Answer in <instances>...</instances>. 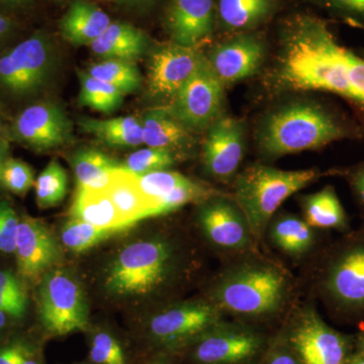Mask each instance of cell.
I'll return each mask as SVG.
<instances>
[{
    "instance_id": "obj_1",
    "label": "cell",
    "mask_w": 364,
    "mask_h": 364,
    "mask_svg": "<svg viewBox=\"0 0 364 364\" xmlns=\"http://www.w3.org/2000/svg\"><path fill=\"white\" fill-rule=\"evenodd\" d=\"M354 135L343 119L314 102H294L269 112L258 127V148L264 156L317 150Z\"/></svg>"
},
{
    "instance_id": "obj_2",
    "label": "cell",
    "mask_w": 364,
    "mask_h": 364,
    "mask_svg": "<svg viewBox=\"0 0 364 364\" xmlns=\"http://www.w3.org/2000/svg\"><path fill=\"white\" fill-rule=\"evenodd\" d=\"M289 279L267 261L247 260L226 268L215 282L212 301L222 313L261 321L282 312L289 299Z\"/></svg>"
},
{
    "instance_id": "obj_3",
    "label": "cell",
    "mask_w": 364,
    "mask_h": 364,
    "mask_svg": "<svg viewBox=\"0 0 364 364\" xmlns=\"http://www.w3.org/2000/svg\"><path fill=\"white\" fill-rule=\"evenodd\" d=\"M178 250L164 238L141 240L126 246L109 267L105 289L119 296H146L173 280L179 270Z\"/></svg>"
},
{
    "instance_id": "obj_4",
    "label": "cell",
    "mask_w": 364,
    "mask_h": 364,
    "mask_svg": "<svg viewBox=\"0 0 364 364\" xmlns=\"http://www.w3.org/2000/svg\"><path fill=\"white\" fill-rule=\"evenodd\" d=\"M318 177L317 169L282 170L254 164L234 179V200L251 228L256 242L262 240L268 224L287 198Z\"/></svg>"
},
{
    "instance_id": "obj_5",
    "label": "cell",
    "mask_w": 364,
    "mask_h": 364,
    "mask_svg": "<svg viewBox=\"0 0 364 364\" xmlns=\"http://www.w3.org/2000/svg\"><path fill=\"white\" fill-rule=\"evenodd\" d=\"M54 49L42 33L0 52V97L25 102L39 95L54 72Z\"/></svg>"
},
{
    "instance_id": "obj_6",
    "label": "cell",
    "mask_w": 364,
    "mask_h": 364,
    "mask_svg": "<svg viewBox=\"0 0 364 364\" xmlns=\"http://www.w3.org/2000/svg\"><path fill=\"white\" fill-rule=\"evenodd\" d=\"M272 337L252 325L223 320L188 346L189 364H258Z\"/></svg>"
},
{
    "instance_id": "obj_7",
    "label": "cell",
    "mask_w": 364,
    "mask_h": 364,
    "mask_svg": "<svg viewBox=\"0 0 364 364\" xmlns=\"http://www.w3.org/2000/svg\"><path fill=\"white\" fill-rule=\"evenodd\" d=\"M41 326L52 336L83 331L88 326L87 305L82 287L63 269H52L37 287Z\"/></svg>"
},
{
    "instance_id": "obj_8",
    "label": "cell",
    "mask_w": 364,
    "mask_h": 364,
    "mask_svg": "<svg viewBox=\"0 0 364 364\" xmlns=\"http://www.w3.org/2000/svg\"><path fill=\"white\" fill-rule=\"evenodd\" d=\"M279 334L301 364H348L350 360V338L326 324L312 306L296 311Z\"/></svg>"
},
{
    "instance_id": "obj_9",
    "label": "cell",
    "mask_w": 364,
    "mask_h": 364,
    "mask_svg": "<svg viewBox=\"0 0 364 364\" xmlns=\"http://www.w3.org/2000/svg\"><path fill=\"white\" fill-rule=\"evenodd\" d=\"M223 320L222 311L213 301L177 304L150 318L148 338L163 354L178 353Z\"/></svg>"
},
{
    "instance_id": "obj_10",
    "label": "cell",
    "mask_w": 364,
    "mask_h": 364,
    "mask_svg": "<svg viewBox=\"0 0 364 364\" xmlns=\"http://www.w3.org/2000/svg\"><path fill=\"white\" fill-rule=\"evenodd\" d=\"M224 87L203 57L166 109L188 130H208L221 117Z\"/></svg>"
},
{
    "instance_id": "obj_11",
    "label": "cell",
    "mask_w": 364,
    "mask_h": 364,
    "mask_svg": "<svg viewBox=\"0 0 364 364\" xmlns=\"http://www.w3.org/2000/svg\"><path fill=\"white\" fill-rule=\"evenodd\" d=\"M6 138L35 152H46L70 143L73 134L65 112L40 100L26 105L9 121Z\"/></svg>"
},
{
    "instance_id": "obj_12",
    "label": "cell",
    "mask_w": 364,
    "mask_h": 364,
    "mask_svg": "<svg viewBox=\"0 0 364 364\" xmlns=\"http://www.w3.org/2000/svg\"><path fill=\"white\" fill-rule=\"evenodd\" d=\"M196 220L205 239L226 252L249 250L256 242L238 203L223 193L198 203Z\"/></svg>"
},
{
    "instance_id": "obj_13",
    "label": "cell",
    "mask_w": 364,
    "mask_h": 364,
    "mask_svg": "<svg viewBox=\"0 0 364 364\" xmlns=\"http://www.w3.org/2000/svg\"><path fill=\"white\" fill-rule=\"evenodd\" d=\"M16 275L26 287H37L62 260L61 248L44 223L21 215L16 233Z\"/></svg>"
},
{
    "instance_id": "obj_14",
    "label": "cell",
    "mask_w": 364,
    "mask_h": 364,
    "mask_svg": "<svg viewBox=\"0 0 364 364\" xmlns=\"http://www.w3.org/2000/svg\"><path fill=\"white\" fill-rule=\"evenodd\" d=\"M245 154V128L239 119L220 117L208 129L203 161L208 174L220 182H230L238 174Z\"/></svg>"
},
{
    "instance_id": "obj_15",
    "label": "cell",
    "mask_w": 364,
    "mask_h": 364,
    "mask_svg": "<svg viewBox=\"0 0 364 364\" xmlns=\"http://www.w3.org/2000/svg\"><path fill=\"white\" fill-rule=\"evenodd\" d=\"M203 57L196 48L174 42L155 48L148 62V90L151 97L173 100Z\"/></svg>"
},
{
    "instance_id": "obj_16",
    "label": "cell",
    "mask_w": 364,
    "mask_h": 364,
    "mask_svg": "<svg viewBox=\"0 0 364 364\" xmlns=\"http://www.w3.org/2000/svg\"><path fill=\"white\" fill-rule=\"evenodd\" d=\"M323 287L340 308L364 309V240L354 242L335 256L326 272Z\"/></svg>"
},
{
    "instance_id": "obj_17",
    "label": "cell",
    "mask_w": 364,
    "mask_h": 364,
    "mask_svg": "<svg viewBox=\"0 0 364 364\" xmlns=\"http://www.w3.org/2000/svg\"><path fill=\"white\" fill-rule=\"evenodd\" d=\"M265 59L264 42L254 33H240L215 46L207 57L217 77L224 86L251 77Z\"/></svg>"
},
{
    "instance_id": "obj_18",
    "label": "cell",
    "mask_w": 364,
    "mask_h": 364,
    "mask_svg": "<svg viewBox=\"0 0 364 364\" xmlns=\"http://www.w3.org/2000/svg\"><path fill=\"white\" fill-rule=\"evenodd\" d=\"M213 0H173L167 13V26L173 42L196 48L214 28Z\"/></svg>"
},
{
    "instance_id": "obj_19",
    "label": "cell",
    "mask_w": 364,
    "mask_h": 364,
    "mask_svg": "<svg viewBox=\"0 0 364 364\" xmlns=\"http://www.w3.org/2000/svg\"><path fill=\"white\" fill-rule=\"evenodd\" d=\"M149 40L135 26L111 23L107 30L90 45L91 50L104 60H121L134 63L147 51Z\"/></svg>"
},
{
    "instance_id": "obj_20",
    "label": "cell",
    "mask_w": 364,
    "mask_h": 364,
    "mask_svg": "<svg viewBox=\"0 0 364 364\" xmlns=\"http://www.w3.org/2000/svg\"><path fill=\"white\" fill-rule=\"evenodd\" d=\"M109 25V16L100 7L85 0H76L60 21V32L72 45L90 46Z\"/></svg>"
},
{
    "instance_id": "obj_21",
    "label": "cell",
    "mask_w": 364,
    "mask_h": 364,
    "mask_svg": "<svg viewBox=\"0 0 364 364\" xmlns=\"http://www.w3.org/2000/svg\"><path fill=\"white\" fill-rule=\"evenodd\" d=\"M124 223L135 225L140 220L155 217V208L139 188L135 174L122 167L112 174L105 188Z\"/></svg>"
},
{
    "instance_id": "obj_22",
    "label": "cell",
    "mask_w": 364,
    "mask_h": 364,
    "mask_svg": "<svg viewBox=\"0 0 364 364\" xmlns=\"http://www.w3.org/2000/svg\"><path fill=\"white\" fill-rule=\"evenodd\" d=\"M273 245L291 257H303L312 250L316 242L315 229L293 214L273 217L267 227Z\"/></svg>"
},
{
    "instance_id": "obj_23",
    "label": "cell",
    "mask_w": 364,
    "mask_h": 364,
    "mask_svg": "<svg viewBox=\"0 0 364 364\" xmlns=\"http://www.w3.org/2000/svg\"><path fill=\"white\" fill-rule=\"evenodd\" d=\"M70 219L102 228H127L105 189L77 188L69 210Z\"/></svg>"
},
{
    "instance_id": "obj_24",
    "label": "cell",
    "mask_w": 364,
    "mask_h": 364,
    "mask_svg": "<svg viewBox=\"0 0 364 364\" xmlns=\"http://www.w3.org/2000/svg\"><path fill=\"white\" fill-rule=\"evenodd\" d=\"M78 124L82 131L109 147L135 148L144 143L142 122L135 117L111 119L82 117Z\"/></svg>"
},
{
    "instance_id": "obj_25",
    "label": "cell",
    "mask_w": 364,
    "mask_h": 364,
    "mask_svg": "<svg viewBox=\"0 0 364 364\" xmlns=\"http://www.w3.org/2000/svg\"><path fill=\"white\" fill-rule=\"evenodd\" d=\"M141 122L144 143L148 147L165 148L177 153L191 141L188 129L177 121L166 107L148 112Z\"/></svg>"
},
{
    "instance_id": "obj_26",
    "label": "cell",
    "mask_w": 364,
    "mask_h": 364,
    "mask_svg": "<svg viewBox=\"0 0 364 364\" xmlns=\"http://www.w3.org/2000/svg\"><path fill=\"white\" fill-rule=\"evenodd\" d=\"M304 220L314 229L347 228V215L331 186L301 198Z\"/></svg>"
},
{
    "instance_id": "obj_27",
    "label": "cell",
    "mask_w": 364,
    "mask_h": 364,
    "mask_svg": "<svg viewBox=\"0 0 364 364\" xmlns=\"http://www.w3.org/2000/svg\"><path fill=\"white\" fill-rule=\"evenodd\" d=\"M77 188L105 189L112 174L123 167L116 160L95 149H81L71 160Z\"/></svg>"
},
{
    "instance_id": "obj_28",
    "label": "cell",
    "mask_w": 364,
    "mask_h": 364,
    "mask_svg": "<svg viewBox=\"0 0 364 364\" xmlns=\"http://www.w3.org/2000/svg\"><path fill=\"white\" fill-rule=\"evenodd\" d=\"M275 7V0H220L218 11L225 28L248 30L267 21Z\"/></svg>"
},
{
    "instance_id": "obj_29",
    "label": "cell",
    "mask_w": 364,
    "mask_h": 364,
    "mask_svg": "<svg viewBox=\"0 0 364 364\" xmlns=\"http://www.w3.org/2000/svg\"><path fill=\"white\" fill-rule=\"evenodd\" d=\"M127 228H102L93 226L83 221L70 219L61 230L63 245L72 252L81 253L95 247L102 242L126 231Z\"/></svg>"
},
{
    "instance_id": "obj_30",
    "label": "cell",
    "mask_w": 364,
    "mask_h": 364,
    "mask_svg": "<svg viewBox=\"0 0 364 364\" xmlns=\"http://www.w3.org/2000/svg\"><path fill=\"white\" fill-rule=\"evenodd\" d=\"M79 79L81 85L79 104L82 107L111 114L123 104L124 93L114 86L92 77L87 72H79Z\"/></svg>"
},
{
    "instance_id": "obj_31",
    "label": "cell",
    "mask_w": 364,
    "mask_h": 364,
    "mask_svg": "<svg viewBox=\"0 0 364 364\" xmlns=\"http://www.w3.org/2000/svg\"><path fill=\"white\" fill-rule=\"evenodd\" d=\"M87 73L114 86L124 95L138 90L142 83L140 72L134 63L121 60H104L91 66Z\"/></svg>"
},
{
    "instance_id": "obj_32",
    "label": "cell",
    "mask_w": 364,
    "mask_h": 364,
    "mask_svg": "<svg viewBox=\"0 0 364 364\" xmlns=\"http://www.w3.org/2000/svg\"><path fill=\"white\" fill-rule=\"evenodd\" d=\"M36 203L45 210L59 205L64 200L68 188L65 169L53 159L35 181Z\"/></svg>"
},
{
    "instance_id": "obj_33",
    "label": "cell",
    "mask_w": 364,
    "mask_h": 364,
    "mask_svg": "<svg viewBox=\"0 0 364 364\" xmlns=\"http://www.w3.org/2000/svg\"><path fill=\"white\" fill-rule=\"evenodd\" d=\"M136 179L144 195L154 205L155 217H157L163 198L191 178L167 169L136 176Z\"/></svg>"
},
{
    "instance_id": "obj_34",
    "label": "cell",
    "mask_w": 364,
    "mask_h": 364,
    "mask_svg": "<svg viewBox=\"0 0 364 364\" xmlns=\"http://www.w3.org/2000/svg\"><path fill=\"white\" fill-rule=\"evenodd\" d=\"M176 161V153L165 148H146L136 151L123 163L124 169L135 176L167 170Z\"/></svg>"
},
{
    "instance_id": "obj_35",
    "label": "cell",
    "mask_w": 364,
    "mask_h": 364,
    "mask_svg": "<svg viewBox=\"0 0 364 364\" xmlns=\"http://www.w3.org/2000/svg\"><path fill=\"white\" fill-rule=\"evenodd\" d=\"M35 174L28 163L9 156L1 172L2 188L18 196H23L35 186Z\"/></svg>"
},
{
    "instance_id": "obj_36",
    "label": "cell",
    "mask_w": 364,
    "mask_h": 364,
    "mask_svg": "<svg viewBox=\"0 0 364 364\" xmlns=\"http://www.w3.org/2000/svg\"><path fill=\"white\" fill-rule=\"evenodd\" d=\"M90 359L92 364H127L123 346L114 335L105 331L93 335Z\"/></svg>"
},
{
    "instance_id": "obj_37",
    "label": "cell",
    "mask_w": 364,
    "mask_h": 364,
    "mask_svg": "<svg viewBox=\"0 0 364 364\" xmlns=\"http://www.w3.org/2000/svg\"><path fill=\"white\" fill-rule=\"evenodd\" d=\"M21 215L6 200H0V252L13 254Z\"/></svg>"
},
{
    "instance_id": "obj_38",
    "label": "cell",
    "mask_w": 364,
    "mask_h": 364,
    "mask_svg": "<svg viewBox=\"0 0 364 364\" xmlns=\"http://www.w3.org/2000/svg\"><path fill=\"white\" fill-rule=\"evenodd\" d=\"M35 350V347L28 340L9 337L0 344V364H25Z\"/></svg>"
},
{
    "instance_id": "obj_39",
    "label": "cell",
    "mask_w": 364,
    "mask_h": 364,
    "mask_svg": "<svg viewBox=\"0 0 364 364\" xmlns=\"http://www.w3.org/2000/svg\"><path fill=\"white\" fill-rule=\"evenodd\" d=\"M258 364H301L298 356L282 335L272 337L267 350Z\"/></svg>"
},
{
    "instance_id": "obj_40",
    "label": "cell",
    "mask_w": 364,
    "mask_h": 364,
    "mask_svg": "<svg viewBox=\"0 0 364 364\" xmlns=\"http://www.w3.org/2000/svg\"><path fill=\"white\" fill-rule=\"evenodd\" d=\"M320 2L340 16L364 23V0H320Z\"/></svg>"
},
{
    "instance_id": "obj_41",
    "label": "cell",
    "mask_w": 364,
    "mask_h": 364,
    "mask_svg": "<svg viewBox=\"0 0 364 364\" xmlns=\"http://www.w3.org/2000/svg\"><path fill=\"white\" fill-rule=\"evenodd\" d=\"M0 311L14 321L23 320L28 311V299L16 298L0 291Z\"/></svg>"
},
{
    "instance_id": "obj_42",
    "label": "cell",
    "mask_w": 364,
    "mask_h": 364,
    "mask_svg": "<svg viewBox=\"0 0 364 364\" xmlns=\"http://www.w3.org/2000/svg\"><path fill=\"white\" fill-rule=\"evenodd\" d=\"M0 291L16 298L28 299L25 284L18 275L9 270H0Z\"/></svg>"
},
{
    "instance_id": "obj_43",
    "label": "cell",
    "mask_w": 364,
    "mask_h": 364,
    "mask_svg": "<svg viewBox=\"0 0 364 364\" xmlns=\"http://www.w3.org/2000/svg\"><path fill=\"white\" fill-rule=\"evenodd\" d=\"M349 181L359 203L364 207V164L354 169L349 176Z\"/></svg>"
},
{
    "instance_id": "obj_44",
    "label": "cell",
    "mask_w": 364,
    "mask_h": 364,
    "mask_svg": "<svg viewBox=\"0 0 364 364\" xmlns=\"http://www.w3.org/2000/svg\"><path fill=\"white\" fill-rule=\"evenodd\" d=\"M16 25L9 16L0 14V44L9 39L14 32Z\"/></svg>"
},
{
    "instance_id": "obj_45",
    "label": "cell",
    "mask_w": 364,
    "mask_h": 364,
    "mask_svg": "<svg viewBox=\"0 0 364 364\" xmlns=\"http://www.w3.org/2000/svg\"><path fill=\"white\" fill-rule=\"evenodd\" d=\"M13 321V318L0 311V344L4 343L9 338V332L11 330Z\"/></svg>"
},
{
    "instance_id": "obj_46",
    "label": "cell",
    "mask_w": 364,
    "mask_h": 364,
    "mask_svg": "<svg viewBox=\"0 0 364 364\" xmlns=\"http://www.w3.org/2000/svg\"><path fill=\"white\" fill-rule=\"evenodd\" d=\"M9 157V141L6 138L0 139V189H2L1 172L4 162Z\"/></svg>"
},
{
    "instance_id": "obj_47",
    "label": "cell",
    "mask_w": 364,
    "mask_h": 364,
    "mask_svg": "<svg viewBox=\"0 0 364 364\" xmlns=\"http://www.w3.org/2000/svg\"><path fill=\"white\" fill-rule=\"evenodd\" d=\"M33 0H0V6L7 9H23L30 6Z\"/></svg>"
},
{
    "instance_id": "obj_48",
    "label": "cell",
    "mask_w": 364,
    "mask_h": 364,
    "mask_svg": "<svg viewBox=\"0 0 364 364\" xmlns=\"http://www.w3.org/2000/svg\"><path fill=\"white\" fill-rule=\"evenodd\" d=\"M9 124V122H7L6 117H4V109H2V107H0V139L6 138ZM7 140H9V139H7Z\"/></svg>"
},
{
    "instance_id": "obj_49",
    "label": "cell",
    "mask_w": 364,
    "mask_h": 364,
    "mask_svg": "<svg viewBox=\"0 0 364 364\" xmlns=\"http://www.w3.org/2000/svg\"><path fill=\"white\" fill-rule=\"evenodd\" d=\"M25 364H43L42 359H41L40 354L38 353L37 349H36V350L28 356Z\"/></svg>"
},
{
    "instance_id": "obj_50",
    "label": "cell",
    "mask_w": 364,
    "mask_h": 364,
    "mask_svg": "<svg viewBox=\"0 0 364 364\" xmlns=\"http://www.w3.org/2000/svg\"><path fill=\"white\" fill-rule=\"evenodd\" d=\"M348 364H364L363 354L358 353L355 355H352Z\"/></svg>"
},
{
    "instance_id": "obj_51",
    "label": "cell",
    "mask_w": 364,
    "mask_h": 364,
    "mask_svg": "<svg viewBox=\"0 0 364 364\" xmlns=\"http://www.w3.org/2000/svg\"><path fill=\"white\" fill-rule=\"evenodd\" d=\"M145 364H171L169 363L167 359H165L164 358H159L157 359H154V360H151L149 363H145Z\"/></svg>"
},
{
    "instance_id": "obj_52",
    "label": "cell",
    "mask_w": 364,
    "mask_h": 364,
    "mask_svg": "<svg viewBox=\"0 0 364 364\" xmlns=\"http://www.w3.org/2000/svg\"><path fill=\"white\" fill-rule=\"evenodd\" d=\"M358 353L363 354L364 355V333L361 336L360 342H359V352Z\"/></svg>"
},
{
    "instance_id": "obj_53",
    "label": "cell",
    "mask_w": 364,
    "mask_h": 364,
    "mask_svg": "<svg viewBox=\"0 0 364 364\" xmlns=\"http://www.w3.org/2000/svg\"><path fill=\"white\" fill-rule=\"evenodd\" d=\"M133 1L136 2V4H147V2L152 1V0H133Z\"/></svg>"
}]
</instances>
